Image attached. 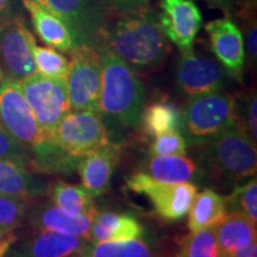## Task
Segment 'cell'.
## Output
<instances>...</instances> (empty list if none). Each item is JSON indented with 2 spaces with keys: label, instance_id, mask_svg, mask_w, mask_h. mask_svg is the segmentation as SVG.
I'll return each instance as SVG.
<instances>
[{
  "label": "cell",
  "instance_id": "obj_3",
  "mask_svg": "<svg viewBox=\"0 0 257 257\" xmlns=\"http://www.w3.org/2000/svg\"><path fill=\"white\" fill-rule=\"evenodd\" d=\"M0 121L9 134L31 155V170L48 174L57 157L55 142L48 141L19 82L0 76Z\"/></svg>",
  "mask_w": 257,
  "mask_h": 257
},
{
  "label": "cell",
  "instance_id": "obj_22",
  "mask_svg": "<svg viewBox=\"0 0 257 257\" xmlns=\"http://www.w3.org/2000/svg\"><path fill=\"white\" fill-rule=\"evenodd\" d=\"M146 174L165 184L192 182L197 179L198 168L187 156H152L147 161Z\"/></svg>",
  "mask_w": 257,
  "mask_h": 257
},
{
  "label": "cell",
  "instance_id": "obj_10",
  "mask_svg": "<svg viewBox=\"0 0 257 257\" xmlns=\"http://www.w3.org/2000/svg\"><path fill=\"white\" fill-rule=\"evenodd\" d=\"M126 186L131 191L147 195L157 214L169 221L182 219L188 213L193 199L198 193L197 186L192 182L165 184L143 172L131 175Z\"/></svg>",
  "mask_w": 257,
  "mask_h": 257
},
{
  "label": "cell",
  "instance_id": "obj_14",
  "mask_svg": "<svg viewBox=\"0 0 257 257\" xmlns=\"http://www.w3.org/2000/svg\"><path fill=\"white\" fill-rule=\"evenodd\" d=\"M159 22L163 34L180 51L193 49L202 17L193 0H161Z\"/></svg>",
  "mask_w": 257,
  "mask_h": 257
},
{
  "label": "cell",
  "instance_id": "obj_20",
  "mask_svg": "<svg viewBox=\"0 0 257 257\" xmlns=\"http://www.w3.org/2000/svg\"><path fill=\"white\" fill-rule=\"evenodd\" d=\"M143 232V226L133 216L96 211L89 231V240L104 242L135 239L142 237Z\"/></svg>",
  "mask_w": 257,
  "mask_h": 257
},
{
  "label": "cell",
  "instance_id": "obj_39",
  "mask_svg": "<svg viewBox=\"0 0 257 257\" xmlns=\"http://www.w3.org/2000/svg\"><path fill=\"white\" fill-rule=\"evenodd\" d=\"M35 2L40 3V4H42V5H44V4H46V0H35Z\"/></svg>",
  "mask_w": 257,
  "mask_h": 257
},
{
  "label": "cell",
  "instance_id": "obj_19",
  "mask_svg": "<svg viewBox=\"0 0 257 257\" xmlns=\"http://www.w3.org/2000/svg\"><path fill=\"white\" fill-rule=\"evenodd\" d=\"M43 182L28 167L10 160H0V194L34 200L47 193Z\"/></svg>",
  "mask_w": 257,
  "mask_h": 257
},
{
  "label": "cell",
  "instance_id": "obj_30",
  "mask_svg": "<svg viewBox=\"0 0 257 257\" xmlns=\"http://www.w3.org/2000/svg\"><path fill=\"white\" fill-rule=\"evenodd\" d=\"M31 200L0 194V236L14 233L23 224Z\"/></svg>",
  "mask_w": 257,
  "mask_h": 257
},
{
  "label": "cell",
  "instance_id": "obj_5",
  "mask_svg": "<svg viewBox=\"0 0 257 257\" xmlns=\"http://www.w3.org/2000/svg\"><path fill=\"white\" fill-rule=\"evenodd\" d=\"M48 9L66 24L74 47H104L108 24L114 17L107 0H46Z\"/></svg>",
  "mask_w": 257,
  "mask_h": 257
},
{
  "label": "cell",
  "instance_id": "obj_17",
  "mask_svg": "<svg viewBox=\"0 0 257 257\" xmlns=\"http://www.w3.org/2000/svg\"><path fill=\"white\" fill-rule=\"evenodd\" d=\"M94 214L74 216L57 207L51 201H46L37 204L30 210L28 208L25 218L29 225L35 230L55 231V232L74 234L89 239V231Z\"/></svg>",
  "mask_w": 257,
  "mask_h": 257
},
{
  "label": "cell",
  "instance_id": "obj_4",
  "mask_svg": "<svg viewBox=\"0 0 257 257\" xmlns=\"http://www.w3.org/2000/svg\"><path fill=\"white\" fill-rule=\"evenodd\" d=\"M204 143L208 162L217 174L232 181L256 175V143L238 124L233 123Z\"/></svg>",
  "mask_w": 257,
  "mask_h": 257
},
{
  "label": "cell",
  "instance_id": "obj_37",
  "mask_svg": "<svg viewBox=\"0 0 257 257\" xmlns=\"http://www.w3.org/2000/svg\"><path fill=\"white\" fill-rule=\"evenodd\" d=\"M12 17L11 0H0V25L6 23Z\"/></svg>",
  "mask_w": 257,
  "mask_h": 257
},
{
  "label": "cell",
  "instance_id": "obj_35",
  "mask_svg": "<svg viewBox=\"0 0 257 257\" xmlns=\"http://www.w3.org/2000/svg\"><path fill=\"white\" fill-rule=\"evenodd\" d=\"M107 4L115 17L149 8V0H107Z\"/></svg>",
  "mask_w": 257,
  "mask_h": 257
},
{
  "label": "cell",
  "instance_id": "obj_29",
  "mask_svg": "<svg viewBox=\"0 0 257 257\" xmlns=\"http://www.w3.org/2000/svg\"><path fill=\"white\" fill-rule=\"evenodd\" d=\"M31 51L37 73L48 78L66 79L69 70V61L66 56L54 48L37 46L35 40L31 43Z\"/></svg>",
  "mask_w": 257,
  "mask_h": 257
},
{
  "label": "cell",
  "instance_id": "obj_26",
  "mask_svg": "<svg viewBox=\"0 0 257 257\" xmlns=\"http://www.w3.org/2000/svg\"><path fill=\"white\" fill-rule=\"evenodd\" d=\"M85 257H161V255L153 244L140 237L135 239L91 242Z\"/></svg>",
  "mask_w": 257,
  "mask_h": 257
},
{
  "label": "cell",
  "instance_id": "obj_23",
  "mask_svg": "<svg viewBox=\"0 0 257 257\" xmlns=\"http://www.w3.org/2000/svg\"><path fill=\"white\" fill-rule=\"evenodd\" d=\"M188 213L187 225L191 232L214 227L227 216L225 198L212 189H204L195 194Z\"/></svg>",
  "mask_w": 257,
  "mask_h": 257
},
{
  "label": "cell",
  "instance_id": "obj_2",
  "mask_svg": "<svg viewBox=\"0 0 257 257\" xmlns=\"http://www.w3.org/2000/svg\"><path fill=\"white\" fill-rule=\"evenodd\" d=\"M101 51V88L98 112L102 119L133 128L140 124L146 102L143 83L126 63L110 50Z\"/></svg>",
  "mask_w": 257,
  "mask_h": 257
},
{
  "label": "cell",
  "instance_id": "obj_27",
  "mask_svg": "<svg viewBox=\"0 0 257 257\" xmlns=\"http://www.w3.org/2000/svg\"><path fill=\"white\" fill-rule=\"evenodd\" d=\"M175 257H226L218 244L214 227L192 231L180 244Z\"/></svg>",
  "mask_w": 257,
  "mask_h": 257
},
{
  "label": "cell",
  "instance_id": "obj_24",
  "mask_svg": "<svg viewBox=\"0 0 257 257\" xmlns=\"http://www.w3.org/2000/svg\"><path fill=\"white\" fill-rule=\"evenodd\" d=\"M140 123L147 136L155 138L170 131L181 130V112L172 102L155 101L143 108Z\"/></svg>",
  "mask_w": 257,
  "mask_h": 257
},
{
  "label": "cell",
  "instance_id": "obj_7",
  "mask_svg": "<svg viewBox=\"0 0 257 257\" xmlns=\"http://www.w3.org/2000/svg\"><path fill=\"white\" fill-rule=\"evenodd\" d=\"M25 100L48 141L54 142L56 128L70 104L66 79H54L35 73L19 82Z\"/></svg>",
  "mask_w": 257,
  "mask_h": 257
},
{
  "label": "cell",
  "instance_id": "obj_16",
  "mask_svg": "<svg viewBox=\"0 0 257 257\" xmlns=\"http://www.w3.org/2000/svg\"><path fill=\"white\" fill-rule=\"evenodd\" d=\"M120 157V147L108 143L94 152L81 157L78 165V172L82 187L93 198L99 197L107 191L112 176Z\"/></svg>",
  "mask_w": 257,
  "mask_h": 257
},
{
  "label": "cell",
  "instance_id": "obj_18",
  "mask_svg": "<svg viewBox=\"0 0 257 257\" xmlns=\"http://www.w3.org/2000/svg\"><path fill=\"white\" fill-rule=\"evenodd\" d=\"M24 8L30 14L35 31L50 48L69 53L74 48L68 29L57 16L47 6L35 0H22Z\"/></svg>",
  "mask_w": 257,
  "mask_h": 257
},
{
  "label": "cell",
  "instance_id": "obj_9",
  "mask_svg": "<svg viewBox=\"0 0 257 257\" xmlns=\"http://www.w3.org/2000/svg\"><path fill=\"white\" fill-rule=\"evenodd\" d=\"M54 142L66 155L80 160L107 146L110 137L98 111H70L60 121Z\"/></svg>",
  "mask_w": 257,
  "mask_h": 257
},
{
  "label": "cell",
  "instance_id": "obj_12",
  "mask_svg": "<svg viewBox=\"0 0 257 257\" xmlns=\"http://www.w3.org/2000/svg\"><path fill=\"white\" fill-rule=\"evenodd\" d=\"M175 85L189 98L221 91L226 81V70L210 57L197 55L193 49L180 51L175 64Z\"/></svg>",
  "mask_w": 257,
  "mask_h": 257
},
{
  "label": "cell",
  "instance_id": "obj_8",
  "mask_svg": "<svg viewBox=\"0 0 257 257\" xmlns=\"http://www.w3.org/2000/svg\"><path fill=\"white\" fill-rule=\"evenodd\" d=\"M66 76L70 111H98L101 88V51L92 46H78L69 51Z\"/></svg>",
  "mask_w": 257,
  "mask_h": 257
},
{
  "label": "cell",
  "instance_id": "obj_13",
  "mask_svg": "<svg viewBox=\"0 0 257 257\" xmlns=\"http://www.w3.org/2000/svg\"><path fill=\"white\" fill-rule=\"evenodd\" d=\"M91 240L55 231L35 230L10 246L5 257H85Z\"/></svg>",
  "mask_w": 257,
  "mask_h": 257
},
{
  "label": "cell",
  "instance_id": "obj_34",
  "mask_svg": "<svg viewBox=\"0 0 257 257\" xmlns=\"http://www.w3.org/2000/svg\"><path fill=\"white\" fill-rule=\"evenodd\" d=\"M240 112H236V124L244 128L248 136L253 142L257 141V95L255 89H251L249 93L244 94L243 106L239 107Z\"/></svg>",
  "mask_w": 257,
  "mask_h": 257
},
{
  "label": "cell",
  "instance_id": "obj_36",
  "mask_svg": "<svg viewBox=\"0 0 257 257\" xmlns=\"http://www.w3.org/2000/svg\"><path fill=\"white\" fill-rule=\"evenodd\" d=\"M206 3L212 9H218L224 12L225 16H232L234 8H236L237 0H200Z\"/></svg>",
  "mask_w": 257,
  "mask_h": 257
},
{
  "label": "cell",
  "instance_id": "obj_28",
  "mask_svg": "<svg viewBox=\"0 0 257 257\" xmlns=\"http://www.w3.org/2000/svg\"><path fill=\"white\" fill-rule=\"evenodd\" d=\"M239 22V30L243 35L244 47L248 53L250 63L256 64L257 60V24H256V0H237L236 8L231 18Z\"/></svg>",
  "mask_w": 257,
  "mask_h": 257
},
{
  "label": "cell",
  "instance_id": "obj_32",
  "mask_svg": "<svg viewBox=\"0 0 257 257\" xmlns=\"http://www.w3.org/2000/svg\"><path fill=\"white\" fill-rule=\"evenodd\" d=\"M186 152L187 144L178 130L155 137L149 149L152 156H184Z\"/></svg>",
  "mask_w": 257,
  "mask_h": 257
},
{
  "label": "cell",
  "instance_id": "obj_31",
  "mask_svg": "<svg viewBox=\"0 0 257 257\" xmlns=\"http://www.w3.org/2000/svg\"><path fill=\"white\" fill-rule=\"evenodd\" d=\"M227 213L240 212L257 224V180L253 178L248 184L240 186L230 195L225 198Z\"/></svg>",
  "mask_w": 257,
  "mask_h": 257
},
{
  "label": "cell",
  "instance_id": "obj_11",
  "mask_svg": "<svg viewBox=\"0 0 257 257\" xmlns=\"http://www.w3.org/2000/svg\"><path fill=\"white\" fill-rule=\"evenodd\" d=\"M34 35L21 17L0 25V76L21 82L37 73L31 51Z\"/></svg>",
  "mask_w": 257,
  "mask_h": 257
},
{
  "label": "cell",
  "instance_id": "obj_6",
  "mask_svg": "<svg viewBox=\"0 0 257 257\" xmlns=\"http://www.w3.org/2000/svg\"><path fill=\"white\" fill-rule=\"evenodd\" d=\"M181 117L189 140L204 143L236 123V98L221 91L192 96Z\"/></svg>",
  "mask_w": 257,
  "mask_h": 257
},
{
  "label": "cell",
  "instance_id": "obj_38",
  "mask_svg": "<svg viewBox=\"0 0 257 257\" xmlns=\"http://www.w3.org/2000/svg\"><path fill=\"white\" fill-rule=\"evenodd\" d=\"M256 256H257V244L255 242L250 244V245L246 246V248L239 250V251L234 252L231 256H227V257H256Z\"/></svg>",
  "mask_w": 257,
  "mask_h": 257
},
{
  "label": "cell",
  "instance_id": "obj_25",
  "mask_svg": "<svg viewBox=\"0 0 257 257\" xmlns=\"http://www.w3.org/2000/svg\"><path fill=\"white\" fill-rule=\"evenodd\" d=\"M47 192L54 205L74 216H91L96 212L93 197L80 186L56 181Z\"/></svg>",
  "mask_w": 257,
  "mask_h": 257
},
{
  "label": "cell",
  "instance_id": "obj_15",
  "mask_svg": "<svg viewBox=\"0 0 257 257\" xmlns=\"http://www.w3.org/2000/svg\"><path fill=\"white\" fill-rule=\"evenodd\" d=\"M212 53L231 78L240 79L245 66V47L238 24L230 16L205 25Z\"/></svg>",
  "mask_w": 257,
  "mask_h": 257
},
{
  "label": "cell",
  "instance_id": "obj_21",
  "mask_svg": "<svg viewBox=\"0 0 257 257\" xmlns=\"http://www.w3.org/2000/svg\"><path fill=\"white\" fill-rule=\"evenodd\" d=\"M218 244L225 256H231L257 238L256 224L240 212H230L227 216L214 226Z\"/></svg>",
  "mask_w": 257,
  "mask_h": 257
},
{
  "label": "cell",
  "instance_id": "obj_33",
  "mask_svg": "<svg viewBox=\"0 0 257 257\" xmlns=\"http://www.w3.org/2000/svg\"><path fill=\"white\" fill-rule=\"evenodd\" d=\"M0 160L15 161L31 170L32 159L30 153L9 134L2 121H0Z\"/></svg>",
  "mask_w": 257,
  "mask_h": 257
},
{
  "label": "cell",
  "instance_id": "obj_1",
  "mask_svg": "<svg viewBox=\"0 0 257 257\" xmlns=\"http://www.w3.org/2000/svg\"><path fill=\"white\" fill-rule=\"evenodd\" d=\"M102 49L113 53L136 74L147 75L165 63L170 42L161 29L159 16L147 8L112 18Z\"/></svg>",
  "mask_w": 257,
  "mask_h": 257
}]
</instances>
